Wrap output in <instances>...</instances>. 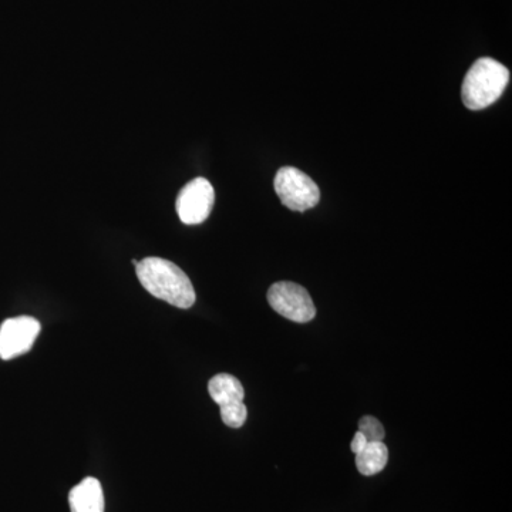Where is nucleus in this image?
Instances as JSON below:
<instances>
[{"instance_id":"obj_9","label":"nucleus","mask_w":512,"mask_h":512,"mask_svg":"<svg viewBox=\"0 0 512 512\" xmlns=\"http://www.w3.org/2000/svg\"><path fill=\"white\" fill-rule=\"evenodd\" d=\"M389 461V448L383 441H369L360 453L356 454V467L362 476L372 477L382 473Z\"/></svg>"},{"instance_id":"obj_6","label":"nucleus","mask_w":512,"mask_h":512,"mask_svg":"<svg viewBox=\"0 0 512 512\" xmlns=\"http://www.w3.org/2000/svg\"><path fill=\"white\" fill-rule=\"evenodd\" d=\"M214 201V187L207 178L198 177L180 191L175 210L183 224L198 225L210 217Z\"/></svg>"},{"instance_id":"obj_11","label":"nucleus","mask_w":512,"mask_h":512,"mask_svg":"<svg viewBox=\"0 0 512 512\" xmlns=\"http://www.w3.org/2000/svg\"><path fill=\"white\" fill-rule=\"evenodd\" d=\"M367 441L365 434L362 431H357L355 437H353L352 444H350V448H352L353 453L357 454L363 450L367 446Z\"/></svg>"},{"instance_id":"obj_4","label":"nucleus","mask_w":512,"mask_h":512,"mask_svg":"<svg viewBox=\"0 0 512 512\" xmlns=\"http://www.w3.org/2000/svg\"><path fill=\"white\" fill-rule=\"evenodd\" d=\"M211 399L220 406L225 426L239 429L247 421L248 410L244 403L245 390L237 377L220 373L208 383Z\"/></svg>"},{"instance_id":"obj_5","label":"nucleus","mask_w":512,"mask_h":512,"mask_svg":"<svg viewBox=\"0 0 512 512\" xmlns=\"http://www.w3.org/2000/svg\"><path fill=\"white\" fill-rule=\"evenodd\" d=\"M268 302L276 313L292 322L308 323L316 316L315 303L309 292L293 282L272 285L268 291Z\"/></svg>"},{"instance_id":"obj_1","label":"nucleus","mask_w":512,"mask_h":512,"mask_svg":"<svg viewBox=\"0 0 512 512\" xmlns=\"http://www.w3.org/2000/svg\"><path fill=\"white\" fill-rule=\"evenodd\" d=\"M136 274L148 293L175 308H191L197 299L190 278L180 266L167 259L148 256L138 262Z\"/></svg>"},{"instance_id":"obj_3","label":"nucleus","mask_w":512,"mask_h":512,"mask_svg":"<svg viewBox=\"0 0 512 512\" xmlns=\"http://www.w3.org/2000/svg\"><path fill=\"white\" fill-rule=\"evenodd\" d=\"M274 184L276 195L289 210L303 212L318 205V184L298 168L282 167L276 173Z\"/></svg>"},{"instance_id":"obj_10","label":"nucleus","mask_w":512,"mask_h":512,"mask_svg":"<svg viewBox=\"0 0 512 512\" xmlns=\"http://www.w3.org/2000/svg\"><path fill=\"white\" fill-rule=\"evenodd\" d=\"M359 431L365 434L367 441H383L386 436L383 424L373 416H365L360 419Z\"/></svg>"},{"instance_id":"obj_8","label":"nucleus","mask_w":512,"mask_h":512,"mask_svg":"<svg viewBox=\"0 0 512 512\" xmlns=\"http://www.w3.org/2000/svg\"><path fill=\"white\" fill-rule=\"evenodd\" d=\"M69 505L72 512H104V494L100 481L93 477L84 478L82 483L70 490Z\"/></svg>"},{"instance_id":"obj_7","label":"nucleus","mask_w":512,"mask_h":512,"mask_svg":"<svg viewBox=\"0 0 512 512\" xmlns=\"http://www.w3.org/2000/svg\"><path fill=\"white\" fill-rule=\"evenodd\" d=\"M39 320L32 316L6 319L0 326V359L12 360L28 353L40 335Z\"/></svg>"},{"instance_id":"obj_2","label":"nucleus","mask_w":512,"mask_h":512,"mask_svg":"<svg viewBox=\"0 0 512 512\" xmlns=\"http://www.w3.org/2000/svg\"><path fill=\"white\" fill-rule=\"evenodd\" d=\"M510 83V70L490 57L478 59L470 67L461 87V99L470 110H483L503 96Z\"/></svg>"}]
</instances>
